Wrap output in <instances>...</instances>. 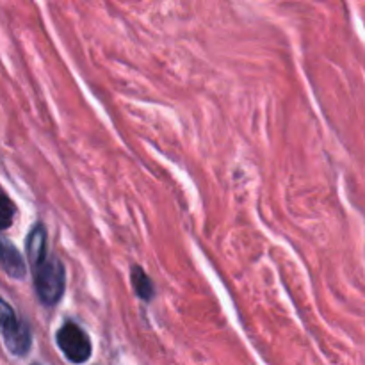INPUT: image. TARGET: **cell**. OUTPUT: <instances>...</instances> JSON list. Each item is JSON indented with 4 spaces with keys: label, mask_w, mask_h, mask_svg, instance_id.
Returning a JSON list of instances; mask_svg holds the SVG:
<instances>
[{
    "label": "cell",
    "mask_w": 365,
    "mask_h": 365,
    "mask_svg": "<svg viewBox=\"0 0 365 365\" xmlns=\"http://www.w3.org/2000/svg\"><path fill=\"white\" fill-rule=\"evenodd\" d=\"M25 252L31 264L39 302L46 307L57 305L66 287V273L63 262L56 255H48L46 252V228L41 223H36L29 232Z\"/></svg>",
    "instance_id": "obj_1"
},
{
    "label": "cell",
    "mask_w": 365,
    "mask_h": 365,
    "mask_svg": "<svg viewBox=\"0 0 365 365\" xmlns=\"http://www.w3.org/2000/svg\"><path fill=\"white\" fill-rule=\"evenodd\" d=\"M0 335L6 342L7 349L13 355L24 356L31 349V330L27 324L14 314L9 303L0 298Z\"/></svg>",
    "instance_id": "obj_2"
},
{
    "label": "cell",
    "mask_w": 365,
    "mask_h": 365,
    "mask_svg": "<svg viewBox=\"0 0 365 365\" xmlns=\"http://www.w3.org/2000/svg\"><path fill=\"white\" fill-rule=\"evenodd\" d=\"M56 341L59 349L63 351V355L70 362L84 364L91 356L93 348L88 334L78 324L71 323V321H68V323H64L59 328V331L56 335Z\"/></svg>",
    "instance_id": "obj_3"
},
{
    "label": "cell",
    "mask_w": 365,
    "mask_h": 365,
    "mask_svg": "<svg viewBox=\"0 0 365 365\" xmlns=\"http://www.w3.org/2000/svg\"><path fill=\"white\" fill-rule=\"evenodd\" d=\"M0 266L14 280H21L27 273L24 257L20 255V252L11 242L4 241L2 237H0Z\"/></svg>",
    "instance_id": "obj_4"
},
{
    "label": "cell",
    "mask_w": 365,
    "mask_h": 365,
    "mask_svg": "<svg viewBox=\"0 0 365 365\" xmlns=\"http://www.w3.org/2000/svg\"><path fill=\"white\" fill-rule=\"evenodd\" d=\"M130 280H132V287H134L135 294H138L141 299H145V302H152L153 294H155V289H153L152 280H150L148 274L143 271V267L139 266L132 267Z\"/></svg>",
    "instance_id": "obj_5"
},
{
    "label": "cell",
    "mask_w": 365,
    "mask_h": 365,
    "mask_svg": "<svg viewBox=\"0 0 365 365\" xmlns=\"http://www.w3.org/2000/svg\"><path fill=\"white\" fill-rule=\"evenodd\" d=\"M14 216H16V205L6 192L0 191V232L7 230L13 225Z\"/></svg>",
    "instance_id": "obj_6"
}]
</instances>
